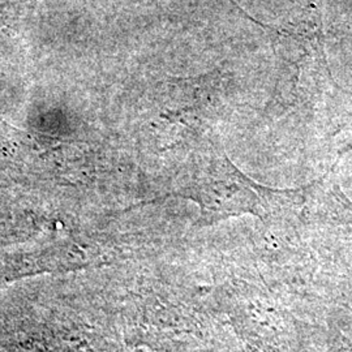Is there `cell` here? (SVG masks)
Returning <instances> with one entry per match:
<instances>
[{
    "instance_id": "6da1fadb",
    "label": "cell",
    "mask_w": 352,
    "mask_h": 352,
    "mask_svg": "<svg viewBox=\"0 0 352 352\" xmlns=\"http://www.w3.org/2000/svg\"><path fill=\"white\" fill-rule=\"evenodd\" d=\"M213 168L195 176L187 186V197L199 204L202 219L208 222L243 213L269 218L289 205V192L258 187L232 164Z\"/></svg>"
}]
</instances>
